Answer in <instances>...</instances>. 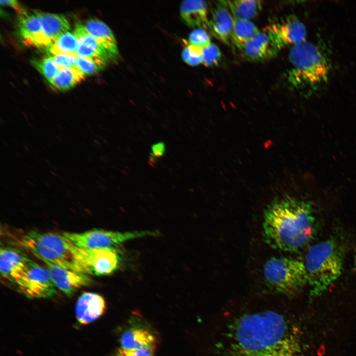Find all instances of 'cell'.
<instances>
[{"instance_id": "obj_23", "label": "cell", "mask_w": 356, "mask_h": 356, "mask_svg": "<svg viewBox=\"0 0 356 356\" xmlns=\"http://www.w3.org/2000/svg\"><path fill=\"white\" fill-rule=\"evenodd\" d=\"M27 256L21 251L10 247L1 248L0 251V270L1 275L9 280L15 267Z\"/></svg>"}, {"instance_id": "obj_25", "label": "cell", "mask_w": 356, "mask_h": 356, "mask_svg": "<svg viewBox=\"0 0 356 356\" xmlns=\"http://www.w3.org/2000/svg\"><path fill=\"white\" fill-rule=\"evenodd\" d=\"M73 34L77 39L79 43L89 46L99 52L106 55L110 57L106 50L87 31L84 25L79 23H77Z\"/></svg>"}, {"instance_id": "obj_1", "label": "cell", "mask_w": 356, "mask_h": 356, "mask_svg": "<svg viewBox=\"0 0 356 356\" xmlns=\"http://www.w3.org/2000/svg\"><path fill=\"white\" fill-rule=\"evenodd\" d=\"M228 332L233 356H301L297 329L275 312L243 314L231 324Z\"/></svg>"}, {"instance_id": "obj_16", "label": "cell", "mask_w": 356, "mask_h": 356, "mask_svg": "<svg viewBox=\"0 0 356 356\" xmlns=\"http://www.w3.org/2000/svg\"><path fill=\"white\" fill-rule=\"evenodd\" d=\"M41 18L44 47L52 44L62 34L70 29V24L63 15L39 12Z\"/></svg>"}, {"instance_id": "obj_3", "label": "cell", "mask_w": 356, "mask_h": 356, "mask_svg": "<svg viewBox=\"0 0 356 356\" xmlns=\"http://www.w3.org/2000/svg\"><path fill=\"white\" fill-rule=\"evenodd\" d=\"M289 59L288 80L294 89L312 93L328 81L331 61L320 45L305 40L292 46Z\"/></svg>"}, {"instance_id": "obj_30", "label": "cell", "mask_w": 356, "mask_h": 356, "mask_svg": "<svg viewBox=\"0 0 356 356\" xmlns=\"http://www.w3.org/2000/svg\"><path fill=\"white\" fill-rule=\"evenodd\" d=\"M188 42L189 44L202 48L209 45L211 43L209 34L202 28L195 29L192 31L189 35Z\"/></svg>"}, {"instance_id": "obj_31", "label": "cell", "mask_w": 356, "mask_h": 356, "mask_svg": "<svg viewBox=\"0 0 356 356\" xmlns=\"http://www.w3.org/2000/svg\"><path fill=\"white\" fill-rule=\"evenodd\" d=\"M76 65L77 69L85 75L95 74L104 67L93 61L79 56L77 57Z\"/></svg>"}, {"instance_id": "obj_8", "label": "cell", "mask_w": 356, "mask_h": 356, "mask_svg": "<svg viewBox=\"0 0 356 356\" xmlns=\"http://www.w3.org/2000/svg\"><path fill=\"white\" fill-rule=\"evenodd\" d=\"M157 230L125 232L94 229L83 232H64L61 234L77 247L85 249L112 248L127 241L159 234Z\"/></svg>"}, {"instance_id": "obj_21", "label": "cell", "mask_w": 356, "mask_h": 356, "mask_svg": "<svg viewBox=\"0 0 356 356\" xmlns=\"http://www.w3.org/2000/svg\"><path fill=\"white\" fill-rule=\"evenodd\" d=\"M259 32L258 28L251 21L234 19L232 43L241 49Z\"/></svg>"}, {"instance_id": "obj_33", "label": "cell", "mask_w": 356, "mask_h": 356, "mask_svg": "<svg viewBox=\"0 0 356 356\" xmlns=\"http://www.w3.org/2000/svg\"><path fill=\"white\" fill-rule=\"evenodd\" d=\"M154 348L155 347L131 349L120 348L116 351L114 356H154Z\"/></svg>"}, {"instance_id": "obj_19", "label": "cell", "mask_w": 356, "mask_h": 356, "mask_svg": "<svg viewBox=\"0 0 356 356\" xmlns=\"http://www.w3.org/2000/svg\"><path fill=\"white\" fill-rule=\"evenodd\" d=\"M156 338L149 329L134 326L126 330L120 338L121 348L126 349L155 347Z\"/></svg>"}, {"instance_id": "obj_5", "label": "cell", "mask_w": 356, "mask_h": 356, "mask_svg": "<svg viewBox=\"0 0 356 356\" xmlns=\"http://www.w3.org/2000/svg\"><path fill=\"white\" fill-rule=\"evenodd\" d=\"M16 242L44 263L89 274L76 253V246L62 234L31 231L19 237Z\"/></svg>"}, {"instance_id": "obj_35", "label": "cell", "mask_w": 356, "mask_h": 356, "mask_svg": "<svg viewBox=\"0 0 356 356\" xmlns=\"http://www.w3.org/2000/svg\"><path fill=\"white\" fill-rule=\"evenodd\" d=\"M1 4L7 5L11 7L15 10V11L20 15H22L27 13L26 10L22 7L17 1L14 0H0Z\"/></svg>"}, {"instance_id": "obj_4", "label": "cell", "mask_w": 356, "mask_h": 356, "mask_svg": "<svg viewBox=\"0 0 356 356\" xmlns=\"http://www.w3.org/2000/svg\"><path fill=\"white\" fill-rule=\"evenodd\" d=\"M344 249L334 237L317 243L307 251L304 262L310 287V296L321 295L342 274Z\"/></svg>"}, {"instance_id": "obj_27", "label": "cell", "mask_w": 356, "mask_h": 356, "mask_svg": "<svg viewBox=\"0 0 356 356\" xmlns=\"http://www.w3.org/2000/svg\"><path fill=\"white\" fill-rule=\"evenodd\" d=\"M77 54L79 56L85 58L103 67L105 66L108 59H110L108 56L102 54L94 49L79 43Z\"/></svg>"}, {"instance_id": "obj_9", "label": "cell", "mask_w": 356, "mask_h": 356, "mask_svg": "<svg viewBox=\"0 0 356 356\" xmlns=\"http://www.w3.org/2000/svg\"><path fill=\"white\" fill-rule=\"evenodd\" d=\"M77 254L89 274L102 276L111 274L118 269L120 258L116 249H85L76 246Z\"/></svg>"}, {"instance_id": "obj_29", "label": "cell", "mask_w": 356, "mask_h": 356, "mask_svg": "<svg viewBox=\"0 0 356 356\" xmlns=\"http://www.w3.org/2000/svg\"><path fill=\"white\" fill-rule=\"evenodd\" d=\"M221 52L217 45L211 43L203 48L202 63L207 66L217 65L221 58Z\"/></svg>"}, {"instance_id": "obj_17", "label": "cell", "mask_w": 356, "mask_h": 356, "mask_svg": "<svg viewBox=\"0 0 356 356\" xmlns=\"http://www.w3.org/2000/svg\"><path fill=\"white\" fill-rule=\"evenodd\" d=\"M180 13L187 25L191 27H208L207 6L201 0L183 1L180 6Z\"/></svg>"}, {"instance_id": "obj_32", "label": "cell", "mask_w": 356, "mask_h": 356, "mask_svg": "<svg viewBox=\"0 0 356 356\" xmlns=\"http://www.w3.org/2000/svg\"><path fill=\"white\" fill-rule=\"evenodd\" d=\"M60 68L77 69L76 59L77 55L70 54H57L48 55Z\"/></svg>"}, {"instance_id": "obj_28", "label": "cell", "mask_w": 356, "mask_h": 356, "mask_svg": "<svg viewBox=\"0 0 356 356\" xmlns=\"http://www.w3.org/2000/svg\"><path fill=\"white\" fill-rule=\"evenodd\" d=\"M183 61L190 66H196L203 62V48L188 44L182 51Z\"/></svg>"}, {"instance_id": "obj_14", "label": "cell", "mask_w": 356, "mask_h": 356, "mask_svg": "<svg viewBox=\"0 0 356 356\" xmlns=\"http://www.w3.org/2000/svg\"><path fill=\"white\" fill-rule=\"evenodd\" d=\"M106 303L100 295L85 292L81 295L76 303V316L82 324H88L96 320L104 312Z\"/></svg>"}, {"instance_id": "obj_6", "label": "cell", "mask_w": 356, "mask_h": 356, "mask_svg": "<svg viewBox=\"0 0 356 356\" xmlns=\"http://www.w3.org/2000/svg\"><path fill=\"white\" fill-rule=\"evenodd\" d=\"M263 275L267 286L271 290L293 295L308 284L304 262L289 257H273L263 266Z\"/></svg>"}, {"instance_id": "obj_12", "label": "cell", "mask_w": 356, "mask_h": 356, "mask_svg": "<svg viewBox=\"0 0 356 356\" xmlns=\"http://www.w3.org/2000/svg\"><path fill=\"white\" fill-rule=\"evenodd\" d=\"M241 50L244 58L256 62L270 59L280 51L266 28L250 40Z\"/></svg>"}, {"instance_id": "obj_18", "label": "cell", "mask_w": 356, "mask_h": 356, "mask_svg": "<svg viewBox=\"0 0 356 356\" xmlns=\"http://www.w3.org/2000/svg\"><path fill=\"white\" fill-rule=\"evenodd\" d=\"M84 26L87 31L106 50L110 58L114 59L118 56L117 42L108 26L96 19L88 20Z\"/></svg>"}, {"instance_id": "obj_10", "label": "cell", "mask_w": 356, "mask_h": 356, "mask_svg": "<svg viewBox=\"0 0 356 356\" xmlns=\"http://www.w3.org/2000/svg\"><path fill=\"white\" fill-rule=\"evenodd\" d=\"M265 28L280 50L288 45L294 46L305 41V26L294 14L282 18Z\"/></svg>"}, {"instance_id": "obj_15", "label": "cell", "mask_w": 356, "mask_h": 356, "mask_svg": "<svg viewBox=\"0 0 356 356\" xmlns=\"http://www.w3.org/2000/svg\"><path fill=\"white\" fill-rule=\"evenodd\" d=\"M18 32L24 44L29 46L44 47L41 18L39 12L26 13L20 15L18 22Z\"/></svg>"}, {"instance_id": "obj_7", "label": "cell", "mask_w": 356, "mask_h": 356, "mask_svg": "<svg viewBox=\"0 0 356 356\" xmlns=\"http://www.w3.org/2000/svg\"><path fill=\"white\" fill-rule=\"evenodd\" d=\"M9 281L30 299L49 298L57 292L48 270L27 257L12 270Z\"/></svg>"}, {"instance_id": "obj_22", "label": "cell", "mask_w": 356, "mask_h": 356, "mask_svg": "<svg viewBox=\"0 0 356 356\" xmlns=\"http://www.w3.org/2000/svg\"><path fill=\"white\" fill-rule=\"evenodd\" d=\"M85 75L78 69L60 68L54 78L49 83L51 86L59 90H65L81 82Z\"/></svg>"}, {"instance_id": "obj_26", "label": "cell", "mask_w": 356, "mask_h": 356, "mask_svg": "<svg viewBox=\"0 0 356 356\" xmlns=\"http://www.w3.org/2000/svg\"><path fill=\"white\" fill-rule=\"evenodd\" d=\"M32 65L49 83L55 76L60 67L49 56L41 59H33L31 61Z\"/></svg>"}, {"instance_id": "obj_20", "label": "cell", "mask_w": 356, "mask_h": 356, "mask_svg": "<svg viewBox=\"0 0 356 356\" xmlns=\"http://www.w3.org/2000/svg\"><path fill=\"white\" fill-rule=\"evenodd\" d=\"M234 19L249 20L262 8V1L256 0H224Z\"/></svg>"}, {"instance_id": "obj_24", "label": "cell", "mask_w": 356, "mask_h": 356, "mask_svg": "<svg viewBox=\"0 0 356 356\" xmlns=\"http://www.w3.org/2000/svg\"><path fill=\"white\" fill-rule=\"evenodd\" d=\"M78 45L79 42L76 37L73 33L68 31L62 34L46 47V50L48 55L61 53L77 55Z\"/></svg>"}, {"instance_id": "obj_2", "label": "cell", "mask_w": 356, "mask_h": 356, "mask_svg": "<svg viewBox=\"0 0 356 356\" xmlns=\"http://www.w3.org/2000/svg\"><path fill=\"white\" fill-rule=\"evenodd\" d=\"M312 204L290 196L278 197L266 208L262 236L276 250L297 253L314 237L317 229L316 211Z\"/></svg>"}, {"instance_id": "obj_11", "label": "cell", "mask_w": 356, "mask_h": 356, "mask_svg": "<svg viewBox=\"0 0 356 356\" xmlns=\"http://www.w3.org/2000/svg\"><path fill=\"white\" fill-rule=\"evenodd\" d=\"M56 287L67 296H72L78 289L90 285L92 280L87 274L66 269L45 263Z\"/></svg>"}, {"instance_id": "obj_34", "label": "cell", "mask_w": 356, "mask_h": 356, "mask_svg": "<svg viewBox=\"0 0 356 356\" xmlns=\"http://www.w3.org/2000/svg\"><path fill=\"white\" fill-rule=\"evenodd\" d=\"M166 146L164 142H157L151 146V152L149 157V163L151 166H154L158 159L164 155Z\"/></svg>"}, {"instance_id": "obj_13", "label": "cell", "mask_w": 356, "mask_h": 356, "mask_svg": "<svg viewBox=\"0 0 356 356\" xmlns=\"http://www.w3.org/2000/svg\"><path fill=\"white\" fill-rule=\"evenodd\" d=\"M234 19L224 0H221L212 8L208 28L212 34L224 44L232 43Z\"/></svg>"}]
</instances>
